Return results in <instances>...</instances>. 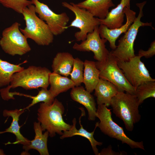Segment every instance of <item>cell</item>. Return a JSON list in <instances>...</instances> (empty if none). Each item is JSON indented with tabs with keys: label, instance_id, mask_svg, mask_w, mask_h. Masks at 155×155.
Returning <instances> with one entry per match:
<instances>
[{
	"label": "cell",
	"instance_id": "cell-1",
	"mask_svg": "<svg viewBox=\"0 0 155 155\" xmlns=\"http://www.w3.org/2000/svg\"><path fill=\"white\" fill-rule=\"evenodd\" d=\"M51 72L45 67L32 66L14 73L11 78L10 85L0 90L2 98L5 100L11 88L21 87L26 90L40 87L47 89Z\"/></svg>",
	"mask_w": 155,
	"mask_h": 155
},
{
	"label": "cell",
	"instance_id": "cell-2",
	"mask_svg": "<svg viewBox=\"0 0 155 155\" xmlns=\"http://www.w3.org/2000/svg\"><path fill=\"white\" fill-rule=\"evenodd\" d=\"M64 110L63 104L57 98L50 104L40 103L37 119L43 131L46 130L51 137L55 136L56 133L61 135L63 131L68 130L71 127V125L65 123L63 119Z\"/></svg>",
	"mask_w": 155,
	"mask_h": 155
},
{
	"label": "cell",
	"instance_id": "cell-3",
	"mask_svg": "<svg viewBox=\"0 0 155 155\" xmlns=\"http://www.w3.org/2000/svg\"><path fill=\"white\" fill-rule=\"evenodd\" d=\"M140 105L135 95L119 90L112 98L110 106L116 116L123 121L126 129L132 131L134 125L141 119L138 109Z\"/></svg>",
	"mask_w": 155,
	"mask_h": 155
},
{
	"label": "cell",
	"instance_id": "cell-4",
	"mask_svg": "<svg viewBox=\"0 0 155 155\" xmlns=\"http://www.w3.org/2000/svg\"><path fill=\"white\" fill-rule=\"evenodd\" d=\"M35 8L32 4L23 9L22 14L26 26L20 28V30L27 38L31 39L38 45H49L53 42L54 35L47 24L36 15Z\"/></svg>",
	"mask_w": 155,
	"mask_h": 155
},
{
	"label": "cell",
	"instance_id": "cell-5",
	"mask_svg": "<svg viewBox=\"0 0 155 155\" xmlns=\"http://www.w3.org/2000/svg\"><path fill=\"white\" fill-rule=\"evenodd\" d=\"M146 3V1H144L136 4L139 9L138 16L123 36L119 39L116 49L110 52L117 61H127L135 56L134 49V42L141 27L148 26L154 28L152 22H144L141 20L144 15L143 9Z\"/></svg>",
	"mask_w": 155,
	"mask_h": 155
},
{
	"label": "cell",
	"instance_id": "cell-6",
	"mask_svg": "<svg viewBox=\"0 0 155 155\" xmlns=\"http://www.w3.org/2000/svg\"><path fill=\"white\" fill-rule=\"evenodd\" d=\"M104 104H98L96 111V117L100 120L97 127L101 132L110 137L126 144L132 149L139 148L145 150L143 141L135 142L128 137L125 133L123 128L113 120L111 110Z\"/></svg>",
	"mask_w": 155,
	"mask_h": 155
},
{
	"label": "cell",
	"instance_id": "cell-7",
	"mask_svg": "<svg viewBox=\"0 0 155 155\" xmlns=\"http://www.w3.org/2000/svg\"><path fill=\"white\" fill-rule=\"evenodd\" d=\"M95 62L100 71V78L113 83L119 90L135 95V89L127 80L119 67L117 60L110 52L105 60Z\"/></svg>",
	"mask_w": 155,
	"mask_h": 155
},
{
	"label": "cell",
	"instance_id": "cell-8",
	"mask_svg": "<svg viewBox=\"0 0 155 155\" xmlns=\"http://www.w3.org/2000/svg\"><path fill=\"white\" fill-rule=\"evenodd\" d=\"M20 24L16 22L2 32L0 45L6 53L14 56L22 55L31 50L27 38L20 30Z\"/></svg>",
	"mask_w": 155,
	"mask_h": 155
},
{
	"label": "cell",
	"instance_id": "cell-9",
	"mask_svg": "<svg viewBox=\"0 0 155 155\" xmlns=\"http://www.w3.org/2000/svg\"><path fill=\"white\" fill-rule=\"evenodd\" d=\"M62 5L75 14V19L67 27H74L79 29V31L74 34L77 41L85 40L87 34L93 32L96 27L100 24L98 18L94 17L86 9L78 7L75 3L63 2Z\"/></svg>",
	"mask_w": 155,
	"mask_h": 155
},
{
	"label": "cell",
	"instance_id": "cell-10",
	"mask_svg": "<svg viewBox=\"0 0 155 155\" xmlns=\"http://www.w3.org/2000/svg\"><path fill=\"white\" fill-rule=\"evenodd\" d=\"M141 57L135 56L127 61H117L119 68L130 84L136 89L142 83L148 81H155L150 76L149 71Z\"/></svg>",
	"mask_w": 155,
	"mask_h": 155
},
{
	"label": "cell",
	"instance_id": "cell-11",
	"mask_svg": "<svg viewBox=\"0 0 155 155\" xmlns=\"http://www.w3.org/2000/svg\"><path fill=\"white\" fill-rule=\"evenodd\" d=\"M35 7L36 13L39 17L46 22L54 35L63 33L67 28V25L69 18L66 12L57 14L51 10L47 5L38 0H31Z\"/></svg>",
	"mask_w": 155,
	"mask_h": 155
},
{
	"label": "cell",
	"instance_id": "cell-12",
	"mask_svg": "<svg viewBox=\"0 0 155 155\" xmlns=\"http://www.w3.org/2000/svg\"><path fill=\"white\" fill-rule=\"evenodd\" d=\"M98 27H96L92 32L88 33L85 40L80 44L75 42L72 48L80 51H92L94 54V58L97 61H102L107 58L110 52L105 44L107 40L100 37Z\"/></svg>",
	"mask_w": 155,
	"mask_h": 155
},
{
	"label": "cell",
	"instance_id": "cell-13",
	"mask_svg": "<svg viewBox=\"0 0 155 155\" xmlns=\"http://www.w3.org/2000/svg\"><path fill=\"white\" fill-rule=\"evenodd\" d=\"M124 13L126 21L125 24L120 27L111 29L102 24H100L98 27L100 37L106 39L109 42L110 47L112 50L115 49L116 47L117 39L121 34L125 33L127 31L136 18V13L131 9L130 7H125Z\"/></svg>",
	"mask_w": 155,
	"mask_h": 155
},
{
	"label": "cell",
	"instance_id": "cell-14",
	"mask_svg": "<svg viewBox=\"0 0 155 155\" xmlns=\"http://www.w3.org/2000/svg\"><path fill=\"white\" fill-rule=\"evenodd\" d=\"M81 86L72 88L70 93L71 99L84 106L88 113V119L94 121L96 117L97 108L93 96Z\"/></svg>",
	"mask_w": 155,
	"mask_h": 155
},
{
	"label": "cell",
	"instance_id": "cell-15",
	"mask_svg": "<svg viewBox=\"0 0 155 155\" xmlns=\"http://www.w3.org/2000/svg\"><path fill=\"white\" fill-rule=\"evenodd\" d=\"M75 4L78 7L86 9L94 17L100 19L105 18L109 8L115 6L112 0H85Z\"/></svg>",
	"mask_w": 155,
	"mask_h": 155
},
{
	"label": "cell",
	"instance_id": "cell-16",
	"mask_svg": "<svg viewBox=\"0 0 155 155\" xmlns=\"http://www.w3.org/2000/svg\"><path fill=\"white\" fill-rule=\"evenodd\" d=\"M131 0H121L120 3L108 13L103 19L98 18L100 24H103L109 29L119 28L123 24L125 7H130Z\"/></svg>",
	"mask_w": 155,
	"mask_h": 155
},
{
	"label": "cell",
	"instance_id": "cell-17",
	"mask_svg": "<svg viewBox=\"0 0 155 155\" xmlns=\"http://www.w3.org/2000/svg\"><path fill=\"white\" fill-rule=\"evenodd\" d=\"M84 113L82 111V115L79 119V123L80 125V128L77 129L76 127V120L74 118L72 120L73 125H71V128L68 130L63 132V133L60 137L61 139L65 138L71 137L75 135H80L88 139L89 141L93 152L95 155H98L99 153L98 149L97 148V146H101L102 143V142L97 141L94 138V135L96 128L97 127L98 122L95 124V126L94 130L91 132H88L83 127L81 123V118L84 115Z\"/></svg>",
	"mask_w": 155,
	"mask_h": 155
},
{
	"label": "cell",
	"instance_id": "cell-18",
	"mask_svg": "<svg viewBox=\"0 0 155 155\" xmlns=\"http://www.w3.org/2000/svg\"><path fill=\"white\" fill-rule=\"evenodd\" d=\"M94 90L97 104H104L107 107L110 106L112 98L119 90L113 83L100 78Z\"/></svg>",
	"mask_w": 155,
	"mask_h": 155
},
{
	"label": "cell",
	"instance_id": "cell-19",
	"mask_svg": "<svg viewBox=\"0 0 155 155\" xmlns=\"http://www.w3.org/2000/svg\"><path fill=\"white\" fill-rule=\"evenodd\" d=\"M34 129L35 135L34 139L30 141L29 145H23V148L25 150L26 153L30 150L33 149L37 150L40 155H49L47 142L49 133L46 131L44 133L40 123L34 122Z\"/></svg>",
	"mask_w": 155,
	"mask_h": 155
},
{
	"label": "cell",
	"instance_id": "cell-20",
	"mask_svg": "<svg viewBox=\"0 0 155 155\" xmlns=\"http://www.w3.org/2000/svg\"><path fill=\"white\" fill-rule=\"evenodd\" d=\"M24 111L23 109H21L10 110H5L3 111V116L4 117H11L12 118V121L10 127L5 131H0V134L9 132L14 134L16 137V140L11 144H20L23 145H28L30 144V141L24 137L21 133L20 127L18 124L19 117L24 112Z\"/></svg>",
	"mask_w": 155,
	"mask_h": 155
},
{
	"label": "cell",
	"instance_id": "cell-21",
	"mask_svg": "<svg viewBox=\"0 0 155 155\" xmlns=\"http://www.w3.org/2000/svg\"><path fill=\"white\" fill-rule=\"evenodd\" d=\"M74 59L68 52L58 53L53 61L51 67L53 72L65 76H69L72 70Z\"/></svg>",
	"mask_w": 155,
	"mask_h": 155
},
{
	"label": "cell",
	"instance_id": "cell-22",
	"mask_svg": "<svg viewBox=\"0 0 155 155\" xmlns=\"http://www.w3.org/2000/svg\"><path fill=\"white\" fill-rule=\"evenodd\" d=\"M83 83L86 90L90 93L94 90L100 79V71L97 68L95 62L86 60L84 62Z\"/></svg>",
	"mask_w": 155,
	"mask_h": 155
},
{
	"label": "cell",
	"instance_id": "cell-23",
	"mask_svg": "<svg viewBox=\"0 0 155 155\" xmlns=\"http://www.w3.org/2000/svg\"><path fill=\"white\" fill-rule=\"evenodd\" d=\"M49 83L50 85L49 90L55 97L75 86L71 79L54 72L49 74Z\"/></svg>",
	"mask_w": 155,
	"mask_h": 155
},
{
	"label": "cell",
	"instance_id": "cell-24",
	"mask_svg": "<svg viewBox=\"0 0 155 155\" xmlns=\"http://www.w3.org/2000/svg\"><path fill=\"white\" fill-rule=\"evenodd\" d=\"M21 64H13L0 59V87L9 85L12 75L24 69Z\"/></svg>",
	"mask_w": 155,
	"mask_h": 155
},
{
	"label": "cell",
	"instance_id": "cell-25",
	"mask_svg": "<svg viewBox=\"0 0 155 155\" xmlns=\"http://www.w3.org/2000/svg\"><path fill=\"white\" fill-rule=\"evenodd\" d=\"M135 95L140 104L149 98H155V81H148L140 84L136 89Z\"/></svg>",
	"mask_w": 155,
	"mask_h": 155
},
{
	"label": "cell",
	"instance_id": "cell-26",
	"mask_svg": "<svg viewBox=\"0 0 155 155\" xmlns=\"http://www.w3.org/2000/svg\"><path fill=\"white\" fill-rule=\"evenodd\" d=\"M15 95L24 96L32 99V100L31 103L26 108L23 109L24 110L26 109H29L30 107L40 102H43L48 104H51L54 101L55 98L49 90L43 88L39 91L37 95L35 96L20 94L17 92H16Z\"/></svg>",
	"mask_w": 155,
	"mask_h": 155
},
{
	"label": "cell",
	"instance_id": "cell-27",
	"mask_svg": "<svg viewBox=\"0 0 155 155\" xmlns=\"http://www.w3.org/2000/svg\"><path fill=\"white\" fill-rule=\"evenodd\" d=\"M84 67V62L83 61L78 58H74L73 69L70 75L71 79L75 86H80L83 83Z\"/></svg>",
	"mask_w": 155,
	"mask_h": 155
},
{
	"label": "cell",
	"instance_id": "cell-28",
	"mask_svg": "<svg viewBox=\"0 0 155 155\" xmlns=\"http://www.w3.org/2000/svg\"><path fill=\"white\" fill-rule=\"evenodd\" d=\"M0 3L3 6L20 14L25 8L32 4L31 1L28 0H0Z\"/></svg>",
	"mask_w": 155,
	"mask_h": 155
},
{
	"label": "cell",
	"instance_id": "cell-29",
	"mask_svg": "<svg viewBox=\"0 0 155 155\" xmlns=\"http://www.w3.org/2000/svg\"><path fill=\"white\" fill-rule=\"evenodd\" d=\"M155 55V41L154 40L151 43L150 46L147 51L140 49L138 53V55L141 58L144 57L148 58L152 57Z\"/></svg>",
	"mask_w": 155,
	"mask_h": 155
},
{
	"label": "cell",
	"instance_id": "cell-30",
	"mask_svg": "<svg viewBox=\"0 0 155 155\" xmlns=\"http://www.w3.org/2000/svg\"><path fill=\"white\" fill-rule=\"evenodd\" d=\"M120 154H122L123 153L114 151L112 149L111 145H110L107 148L102 149L98 155H121Z\"/></svg>",
	"mask_w": 155,
	"mask_h": 155
},
{
	"label": "cell",
	"instance_id": "cell-31",
	"mask_svg": "<svg viewBox=\"0 0 155 155\" xmlns=\"http://www.w3.org/2000/svg\"><path fill=\"white\" fill-rule=\"evenodd\" d=\"M5 154L3 150L0 148V155H4Z\"/></svg>",
	"mask_w": 155,
	"mask_h": 155
}]
</instances>
